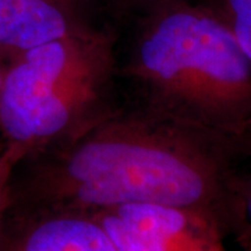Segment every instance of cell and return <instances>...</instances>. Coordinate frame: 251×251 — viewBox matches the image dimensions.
Listing matches in <instances>:
<instances>
[{
	"label": "cell",
	"mask_w": 251,
	"mask_h": 251,
	"mask_svg": "<svg viewBox=\"0 0 251 251\" xmlns=\"http://www.w3.org/2000/svg\"><path fill=\"white\" fill-rule=\"evenodd\" d=\"M239 140L112 106L64 140L24 156L10 176V205L95 214L133 204L186 208L227 237Z\"/></svg>",
	"instance_id": "6da1fadb"
},
{
	"label": "cell",
	"mask_w": 251,
	"mask_h": 251,
	"mask_svg": "<svg viewBox=\"0 0 251 251\" xmlns=\"http://www.w3.org/2000/svg\"><path fill=\"white\" fill-rule=\"evenodd\" d=\"M117 75L131 106L153 116L240 140L251 130V59L233 32L197 0H168L144 11Z\"/></svg>",
	"instance_id": "7a4b0ae2"
},
{
	"label": "cell",
	"mask_w": 251,
	"mask_h": 251,
	"mask_svg": "<svg viewBox=\"0 0 251 251\" xmlns=\"http://www.w3.org/2000/svg\"><path fill=\"white\" fill-rule=\"evenodd\" d=\"M115 38L103 29L32 48L6 63L1 144L23 159L78 131L115 106Z\"/></svg>",
	"instance_id": "3957f363"
},
{
	"label": "cell",
	"mask_w": 251,
	"mask_h": 251,
	"mask_svg": "<svg viewBox=\"0 0 251 251\" xmlns=\"http://www.w3.org/2000/svg\"><path fill=\"white\" fill-rule=\"evenodd\" d=\"M117 251H229L221 225L200 212L159 204H133L91 214Z\"/></svg>",
	"instance_id": "277c9868"
},
{
	"label": "cell",
	"mask_w": 251,
	"mask_h": 251,
	"mask_svg": "<svg viewBox=\"0 0 251 251\" xmlns=\"http://www.w3.org/2000/svg\"><path fill=\"white\" fill-rule=\"evenodd\" d=\"M0 251H117L91 214L7 206L0 227Z\"/></svg>",
	"instance_id": "5b68a950"
},
{
	"label": "cell",
	"mask_w": 251,
	"mask_h": 251,
	"mask_svg": "<svg viewBox=\"0 0 251 251\" xmlns=\"http://www.w3.org/2000/svg\"><path fill=\"white\" fill-rule=\"evenodd\" d=\"M98 31L84 0H0V57H11L69 36Z\"/></svg>",
	"instance_id": "8992f818"
},
{
	"label": "cell",
	"mask_w": 251,
	"mask_h": 251,
	"mask_svg": "<svg viewBox=\"0 0 251 251\" xmlns=\"http://www.w3.org/2000/svg\"><path fill=\"white\" fill-rule=\"evenodd\" d=\"M229 237H233L239 251H251V130L239 140Z\"/></svg>",
	"instance_id": "52a82bcc"
},
{
	"label": "cell",
	"mask_w": 251,
	"mask_h": 251,
	"mask_svg": "<svg viewBox=\"0 0 251 251\" xmlns=\"http://www.w3.org/2000/svg\"><path fill=\"white\" fill-rule=\"evenodd\" d=\"M208 6L233 32L251 59V0H197Z\"/></svg>",
	"instance_id": "ba28073f"
},
{
	"label": "cell",
	"mask_w": 251,
	"mask_h": 251,
	"mask_svg": "<svg viewBox=\"0 0 251 251\" xmlns=\"http://www.w3.org/2000/svg\"><path fill=\"white\" fill-rule=\"evenodd\" d=\"M18 161L20 158L17 153L3 147L0 155V227L10 202V176Z\"/></svg>",
	"instance_id": "9c48e42d"
},
{
	"label": "cell",
	"mask_w": 251,
	"mask_h": 251,
	"mask_svg": "<svg viewBox=\"0 0 251 251\" xmlns=\"http://www.w3.org/2000/svg\"><path fill=\"white\" fill-rule=\"evenodd\" d=\"M163 1H168V0H134V3L137 6H143L144 11H147V10L152 9L155 6H158V4H161Z\"/></svg>",
	"instance_id": "30bf717a"
},
{
	"label": "cell",
	"mask_w": 251,
	"mask_h": 251,
	"mask_svg": "<svg viewBox=\"0 0 251 251\" xmlns=\"http://www.w3.org/2000/svg\"><path fill=\"white\" fill-rule=\"evenodd\" d=\"M4 70H6V60L3 57H0V90H1V82H3Z\"/></svg>",
	"instance_id": "8fae6325"
},
{
	"label": "cell",
	"mask_w": 251,
	"mask_h": 251,
	"mask_svg": "<svg viewBox=\"0 0 251 251\" xmlns=\"http://www.w3.org/2000/svg\"><path fill=\"white\" fill-rule=\"evenodd\" d=\"M1 151H3V145L0 147V155H1Z\"/></svg>",
	"instance_id": "7c38bea8"
}]
</instances>
